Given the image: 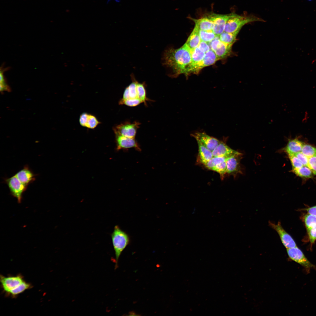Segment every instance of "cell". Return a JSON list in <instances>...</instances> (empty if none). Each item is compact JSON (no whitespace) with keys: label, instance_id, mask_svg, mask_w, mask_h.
I'll return each instance as SVG.
<instances>
[{"label":"cell","instance_id":"6da1fadb","mask_svg":"<svg viewBox=\"0 0 316 316\" xmlns=\"http://www.w3.org/2000/svg\"><path fill=\"white\" fill-rule=\"evenodd\" d=\"M190 49L185 43L177 49L170 48L164 51L163 64L172 70L171 75L174 77L183 74L187 66L191 62Z\"/></svg>","mask_w":316,"mask_h":316},{"label":"cell","instance_id":"7a4b0ae2","mask_svg":"<svg viewBox=\"0 0 316 316\" xmlns=\"http://www.w3.org/2000/svg\"><path fill=\"white\" fill-rule=\"evenodd\" d=\"M256 21L264 22V20L252 15H240L231 13L229 14L224 31L230 33L239 32L242 27L245 24Z\"/></svg>","mask_w":316,"mask_h":316},{"label":"cell","instance_id":"3957f363","mask_svg":"<svg viewBox=\"0 0 316 316\" xmlns=\"http://www.w3.org/2000/svg\"><path fill=\"white\" fill-rule=\"evenodd\" d=\"M111 237L115 255V267L117 268L119 258L123 251L129 243L130 238L128 234L118 225L115 226Z\"/></svg>","mask_w":316,"mask_h":316},{"label":"cell","instance_id":"277c9868","mask_svg":"<svg viewBox=\"0 0 316 316\" xmlns=\"http://www.w3.org/2000/svg\"><path fill=\"white\" fill-rule=\"evenodd\" d=\"M219 60L214 52L210 49L205 53L204 57L200 62L193 66H187L184 74L187 76L190 74H197L203 68L213 65Z\"/></svg>","mask_w":316,"mask_h":316},{"label":"cell","instance_id":"5b68a950","mask_svg":"<svg viewBox=\"0 0 316 316\" xmlns=\"http://www.w3.org/2000/svg\"><path fill=\"white\" fill-rule=\"evenodd\" d=\"M4 182L7 184L11 195L16 198L18 203H21L23 194L28 186L22 183L15 175L5 178Z\"/></svg>","mask_w":316,"mask_h":316},{"label":"cell","instance_id":"8992f818","mask_svg":"<svg viewBox=\"0 0 316 316\" xmlns=\"http://www.w3.org/2000/svg\"><path fill=\"white\" fill-rule=\"evenodd\" d=\"M208 43L211 49L214 52L219 60L226 58L231 54L233 44L222 42L220 40L219 36H217Z\"/></svg>","mask_w":316,"mask_h":316},{"label":"cell","instance_id":"52a82bcc","mask_svg":"<svg viewBox=\"0 0 316 316\" xmlns=\"http://www.w3.org/2000/svg\"><path fill=\"white\" fill-rule=\"evenodd\" d=\"M140 124L139 122L136 121L133 123L126 121L115 126L113 130L115 134L130 138H135Z\"/></svg>","mask_w":316,"mask_h":316},{"label":"cell","instance_id":"ba28073f","mask_svg":"<svg viewBox=\"0 0 316 316\" xmlns=\"http://www.w3.org/2000/svg\"><path fill=\"white\" fill-rule=\"evenodd\" d=\"M269 226L275 230L279 235L282 243L286 249L297 247L296 244L291 236L285 230L279 221L275 224L269 221Z\"/></svg>","mask_w":316,"mask_h":316},{"label":"cell","instance_id":"9c48e42d","mask_svg":"<svg viewBox=\"0 0 316 316\" xmlns=\"http://www.w3.org/2000/svg\"><path fill=\"white\" fill-rule=\"evenodd\" d=\"M207 15L213 22V32L217 36H219L224 32L229 14H220L212 13L208 14Z\"/></svg>","mask_w":316,"mask_h":316},{"label":"cell","instance_id":"30bf717a","mask_svg":"<svg viewBox=\"0 0 316 316\" xmlns=\"http://www.w3.org/2000/svg\"><path fill=\"white\" fill-rule=\"evenodd\" d=\"M287 253L289 258L307 269L313 267L312 264L305 257L302 252L297 247L288 248Z\"/></svg>","mask_w":316,"mask_h":316},{"label":"cell","instance_id":"8fae6325","mask_svg":"<svg viewBox=\"0 0 316 316\" xmlns=\"http://www.w3.org/2000/svg\"><path fill=\"white\" fill-rule=\"evenodd\" d=\"M191 136L195 138L197 141L201 142L212 152L220 142L217 139L208 135L204 132H196L192 134Z\"/></svg>","mask_w":316,"mask_h":316},{"label":"cell","instance_id":"7c38bea8","mask_svg":"<svg viewBox=\"0 0 316 316\" xmlns=\"http://www.w3.org/2000/svg\"><path fill=\"white\" fill-rule=\"evenodd\" d=\"M24 281L23 277L19 275L8 277L0 276V282L2 288L5 291L8 293Z\"/></svg>","mask_w":316,"mask_h":316},{"label":"cell","instance_id":"4fadbf2b","mask_svg":"<svg viewBox=\"0 0 316 316\" xmlns=\"http://www.w3.org/2000/svg\"><path fill=\"white\" fill-rule=\"evenodd\" d=\"M115 134L117 150L133 148L138 151L140 150L135 138H127L117 134Z\"/></svg>","mask_w":316,"mask_h":316},{"label":"cell","instance_id":"5bb4252c","mask_svg":"<svg viewBox=\"0 0 316 316\" xmlns=\"http://www.w3.org/2000/svg\"><path fill=\"white\" fill-rule=\"evenodd\" d=\"M241 156V154L238 152L227 158L226 160L227 174H233L241 172L240 162Z\"/></svg>","mask_w":316,"mask_h":316},{"label":"cell","instance_id":"9a60e30c","mask_svg":"<svg viewBox=\"0 0 316 316\" xmlns=\"http://www.w3.org/2000/svg\"><path fill=\"white\" fill-rule=\"evenodd\" d=\"M15 175L22 183L27 186L35 180L36 176L28 166L26 165L18 172Z\"/></svg>","mask_w":316,"mask_h":316},{"label":"cell","instance_id":"2e32d148","mask_svg":"<svg viewBox=\"0 0 316 316\" xmlns=\"http://www.w3.org/2000/svg\"><path fill=\"white\" fill-rule=\"evenodd\" d=\"M238 152L235 150L228 146L225 142L220 141L219 143L212 151L213 156L228 157L237 153Z\"/></svg>","mask_w":316,"mask_h":316},{"label":"cell","instance_id":"e0dca14e","mask_svg":"<svg viewBox=\"0 0 316 316\" xmlns=\"http://www.w3.org/2000/svg\"><path fill=\"white\" fill-rule=\"evenodd\" d=\"M190 19L195 23V26L199 30L203 31H212L213 23L212 21L206 15L202 17L195 19Z\"/></svg>","mask_w":316,"mask_h":316},{"label":"cell","instance_id":"ac0fdd59","mask_svg":"<svg viewBox=\"0 0 316 316\" xmlns=\"http://www.w3.org/2000/svg\"><path fill=\"white\" fill-rule=\"evenodd\" d=\"M303 143L297 138L289 140L284 150L288 154H293L301 152Z\"/></svg>","mask_w":316,"mask_h":316},{"label":"cell","instance_id":"d6986e66","mask_svg":"<svg viewBox=\"0 0 316 316\" xmlns=\"http://www.w3.org/2000/svg\"><path fill=\"white\" fill-rule=\"evenodd\" d=\"M199 150V157L200 162L205 164L213 157L212 152L205 147L201 142L197 141Z\"/></svg>","mask_w":316,"mask_h":316},{"label":"cell","instance_id":"ffe728a7","mask_svg":"<svg viewBox=\"0 0 316 316\" xmlns=\"http://www.w3.org/2000/svg\"><path fill=\"white\" fill-rule=\"evenodd\" d=\"M201 41L199 30L195 26L185 44L190 49H192L197 47Z\"/></svg>","mask_w":316,"mask_h":316},{"label":"cell","instance_id":"44dd1931","mask_svg":"<svg viewBox=\"0 0 316 316\" xmlns=\"http://www.w3.org/2000/svg\"><path fill=\"white\" fill-rule=\"evenodd\" d=\"M191 62L187 66H190L195 65L201 61L205 55V53L200 50L197 47L190 49Z\"/></svg>","mask_w":316,"mask_h":316},{"label":"cell","instance_id":"7402d4cb","mask_svg":"<svg viewBox=\"0 0 316 316\" xmlns=\"http://www.w3.org/2000/svg\"><path fill=\"white\" fill-rule=\"evenodd\" d=\"M239 32L230 33L224 31L219 36V38L223 42L233 44L236 41V37Z\"/></svg>","mask_w":316,"mask_h":316},{"label":"cell","instance_id":"603a6c76","mask_svg":"<svg viewBox=\"0 0 316 316\" xmlns=\"http://www.w3.org/2000/svg\"><path fill=\"white\" fill-rule=\"evenodd\" d=\"M137 91L138 98L141 100L145 105H147V101H150L151 100L147 97L145 84L138 82L137 84Z\"/></svg>","mask_w":316,"mask_h":316},{"label":"cell","instance_id":"cb8c5ba5","mask_svg":"<svg viewBox=\"0 0 316 316\" xmlns=\"http://www.w3.org/2000/svg\"><path fill=\"white\" fill-rule=\"evenodd\" d=\"M292 171L296 175L302 178H311L314 174L310 168L305 166L298 169H292Z\"/></svg>","mask_w":316,"mask_h":316},{"label":"cell","instance_id":"d4e9b609","mask_svg":"<svg viewBox=\"0 0 316 316\" xmlns=\"http://www.w3.org/2000/svg\"><path fill=\"white\" fill-rule=\"evenodd\" d=\"M227 158L225 157H213L204 165L208 169L212 170L218 165L226 161Z\"/></svg>","mask_w":316,"mask_h":316},{"label":"cell","instance_id":"484cf974","mask_svg":"<svg viewBox=\"0 0 316 316\" xmlns=\"http://www.w3.org/2000/svg\"><path fill=\"white\" fill-rule=\"evenodd\" d=\"M30 287V284L24 281L17 287L11 290L8 293L12 296H15L23 293Z\"/></svg>","mask_w":316,"mask_h":316},{"label":"cell","instance_id":"4316f807","mask_svg":"<svg viewBox=\"0 0 316 316\" xmlns=\"http://www.w3.org/2000/svg\"><path fill=\"white\" fill-rule=\"evenodd\" d=\"M199 33L201 41L209 43L217 36L213 31H203L199 30Z\"/></svg>","mask_w":316,"mask_h":316},{"label":"cell","instance_id":"83f0119b","mask_svg":"<svg viewBox=\"0 0 316 316\" xmlns=\"http://www.w3.org/2000/svg\"><path fill=\"white\" fill-rule=\"evenodd\" d=\"M301 152L308 158L316 156V148L309 145L303 144Z\"/></svg>","mask_w":316,"mask_h":316},{"label":"cell","instance_id":"f1b7e54d","mask_svg":"<svg viewBox=\"0 0 316 316\" xmlns=\"http://www.w3.org/2000/svg\"><path fill=\"white\" fill-rule=\"evenodd\" d=\"M304 220L306 229L316 226V216L309 213L304 217Z\"/></svg>","mask_w":316,"mask_h":316},{"label":"cell","instance_id":"f546056e","mask_svg":"<svg viewBox=\"0 0 316 316\" xmlns=\"http://www.w3.org/2000/svg\"><path fill=\"white\" fill-rule=\"evenodd\" d=\"M8 68L3 69V68H1L0 74V91L1 92H3L4 91H11V89L8 85L7 84L6 81L5 79V77L4 75V73L5 71V70H7V69Z\"/></svg>","mask_w":316,"mask_h":316},{"label":"cell","instance_id":"4dcf8cb0","mask_svg":"<svg viewBox=\"0 0 316 316\" xmlns=\"http://www.w3.org/2000/svg\"><path fill=\"white\" fill-rule=\"evenodd\" d=\"M142 102L138 98L129 99L124 100L120 99L119 104L120 105H125L129 107H135L142 103Z\"/></svg>","mask_w":316,"mask_h":316},{"label":"cell","instance_id":"1f68e13d","mask_svg":"<svg viewBox=\"0 0 316 316\" xmlns=\"http://www.w3.org/2000/svg\"><path fill=\"white\" fill-rule=\"evenodd\" d=\"M212 171L218 173L220 175L221 178L223 179L226 173V161L218 165L213 169Z\"/></svg>","mask_w":316,"mask_h":316},{"label":"cell","instance_id":"d6a6232c","mask_svg":"<svg viewBox=\"0 0 316 316\" xmlns=\"http://www.w3.org/2000/svg\"><path fill=\"white\" fill-rule=\"evenodd\" d=\"M100 123L95 116L88 114L85 127L90 129H94Z\"/></svg>","mask_w":316,"mask_h":316},{"label":"cell","instance_id":"836d02e7","mask_svg":"<svg viewBox=\"0 0 316 316\" xmlns=\"http://www.w3.org/2000/svg\"><path fill=\"white\" fill-rule=\"evenodd\" d=\"M288 154L292 166V169H298L303 166L301 161L294 154Z\"/></svg>","mask_w":316,"mask_h":316},{"label":"cell","instance_id":"e575fe53","mask_svg":"<svg viewBox=\"0 0 316 316\" xmlns=\"http://www.w3.org/2000/svg\"><path fill=\"white\" fill-rule=\"evenodd\" d=\"M307 166L311 170L314 174L316 175V156L308 158Z\"/></svg>","mask_w":316,"mask_h":316},{"label":"cell","instance_id":"d590c367","mask_svg":"<svg viewBox=\"0 0 316 316\" xmlns=\"http://www.w3.org/2000/svg\"><path fill=\"white\" fill-rule=\"evenodd\" d=\"M307 230L310 243H314L316 240V226L307 229Z\"/></svg>","mask_w":316,"mask_h":316},{"label":"cell","instance_id":"8d00e7d4","mask_svg":"<svg viewBox=\"0 0 316 316\" xmlns=\"http://www.w3.org/2000/svg\"><path fill=\"white\" fill-rule=\"evenodd\" d=\"M301 161L303 166H307L308 158L300 152L294 154Z\"/></svg>","mask_w":316,"mask_h":316},{"label":"cell","instance_id":"74e56055","mask_svg":"<svg viewBox=\"0 0 316 316\" xmlns=\"http://www.w3.org/2000/svg\"><path fill=\"white\" fill-rule=\"evenodd\" d=\"M197 47L202 51L206 53L211 49L208 43L201 41Z\"/></svg>","mask_w":316,"mask_h":316},{"label":"cell","instance_id":"f35d334b","mask_svg":"<svg viewBox=\"0 0 316 316\" xmlns=\"http://www.w3.org/2000/svg\"><path fill=\"white\" fill-rule=\"evenodd\" d=\"M88 114L86 113H82L80 116L79 122L80 124L83 127H86Z\"/></svg>","mask_w":316,"mask_h":316},{"label":"cell","instance_id":"ab89813d","mask_svg":"<svg viewBox=\"0 0 316 316\" xmlns=\"http://www.w3.org/2000/svg\"><path fill=\"white\" fill-rule=\"evenodd\" d=\"M308 213L316 216V205L306 209Z\"/></svg>","mask_w":316,"mask_h":316},{"label":"cell","instance_id":"60d3db41","mask_svg":"<svg viewBox=\"0 0 316 316\" xmlns=\"http://www.w3.org/2000/svg\"><path fill=\"white\" fill-rule=\"evenodd\" d=\"M309 1H311L312 0H308Z\"/></svg>","mask_w":316,"mask_h":316}]
</instances>
